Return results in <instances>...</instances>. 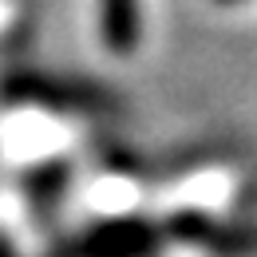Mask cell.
Returning a JSON list of instances; mask_svg holds the SVG:
<instances>
[{
	"label": "cell",
	"instance_id": "obj_1",
	"mask_svg": "<svg viewBox=\"0 0 257 257\" xmlns=\"http://www.w3.org/2000/svg\"><path fill=\"white\" fill-rule=\"evenodd\" d=\"M103 40L111 52H131L139 40V0H103Z\"/></svg>",
	"mask_w": 257,
	"mask_h": 257
},
{
	"label": "cell",
	"instance_id": "obj_2",
	"mask_svg": "<svg viewBox=\"0 0 257 257\" xmlns=\"http://www.w3.org/2000/svg\"><path fill=\"white\" fill-rule=\"evenodd\" d=\"M87 245L99 257H131V253L147 249V229H139V225H111V229L95 233Z\"/></svg>",
	"mask_w": 257,
	"mask_h": 257
}]
</instances>
